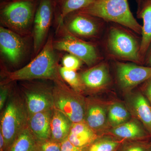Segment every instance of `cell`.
I'll use <instances>...</instances> for the list:
<instances>
[{
  "label": "cell",
  "instance_id": "6da1fadb",
  "mask_svg": "<svg viewBox=\"0 0 151 151\" xmlns=\"http://www.w3.org/2000/svg\"><path fill=\"white\" fill-rule=\"evenodd\" d=\"M55 50L53 40L50 37L41 51L27 65L15 71H4L6 78L1 84H9L16 81L42 79L54 82L63 79Z\"/></svg>",
  "mask_w": 151,
  "mask_h": 151
},
{
  "label": "cell",
  "instance_id": "7a4b0ae2",
  "mask_svg": "<svg viewBox=\"0 0 151 151\" xmlns=\"http://www.w3.org/2000/svg\"><path fill=\"white\" fill-rule=\"evenodd\" d=\"M1 113L0 132L6 144V151L19 134L28 127L29 114L22 94L11 92Z\"/></svg>",
  "mask_w": 151,
  "mask_h": 151
},
{
  "label": "cell",
  "instance_id": "3957f363",
  "mask_svg": "<svg viewBox=\"0 0 151 151\" xmlns=\"http://www.w3.org/2000/svg\"><path fill=\"white\" fill-rule=\"evenodd\" d=\"M78 11L117 23L142 34V26L132 14L128 0H95L88 6Z\"/></svg>",
  "mask_w": 151,
  "mask_h": 151
},
{
  "label": "cell",
  "instance_id": "277c9868",
  "mask_svg": "<svg viewBox=\"0 0 151 151\" xmlns=\"http://www.w3.org/2000/svg\"><path fill=\"white\" fill-rule=\"evenodd\" d=\"M53 82L54 108L63 113L72 123L84 122L86 99L68 86L63 79Z\"/></svg>",
  "mask_w": 151,
  "mask_h": 151
},
{
  "label": "cell",
  "instance_id": "5b68a950",
  "mask_svg": "<svg viewBox=\"0 0 151 151\" xmlns=\"http://www.w3.org/2000/svg\"><path fill=\"white\" fill-rule=\"evenodd\" d=\"M35 15L34 3L29 0H20L9 3L1 9V21L9 29L25 35L34 21Z\"/></svg>",
  "mask_w": 151,
  "mask_h": 151
},
{
  "label": "cell",
  "instance_id": "8992f818",
  "mask_svg": "<svg viewBox=\"0 0 151 151\" xmlns=\"http://www.w3.org/2000/svg\"><path fill=\"white\" fill-rule=\"evenodd\" d=\"M29 115L52 110L54 108L52 86L31 82L21 85Z\"/></svg>",
  "mask_w": 151,
  "mask_h": 151
},
{
  "label": "cell",
  "instance_id": "52a82bcc",
  "mask_svg": "<svg viewBox=\"0 0 151 151\" xmlns=\"http://www.w3.org/2000/svg\"><path fill=\"white\" fill-rule=\"evenodd\" d=\"M65 29L66 35L58 40L53 41L55 49L67 52L77 57L88 66L93 65L97 58V52L94 47L75 37L66 28Z\"/></svg>",
  "mask_w": 151,
  "mask_h": 151
},
{
  "label": "cell",
  "instance_id": "ba28073f",
  "mask_svg": "<svg viewBox=\"0 0 151 151\" xmlns=\"http://www.w3.org/2000/svg\"><path fill=\"white\" fill-rule=\"evenodd\" d=\"M108 44L113 53L119 57L134 62L142 61L140 47L134 38L127 33L116 28L111 29Z\"/></svg>",
  "mask_w": 151,
  "mask_h": 151
},
{
  "label": "cell",
  "instance_id": "9c48e42d",
  "mask_svg": "<svg viewBox=\"0 0 151 151\" xmlns=\"http://www.w3.org/2000/svg\"><path fill=\"white\" fill-rule=\"evenodd\" d=\"M53 10L52 0H41L34 19V51L36 55L44 45L52 20Z\"/></svg>",
  "mask_w": 151,
  "mask_h": 151
},
{
  "label": "cell",
  "instance_id": "30bf717a",
  "mask_svg": "<svg viewBox=\"0 0 151 151\" xmlns=\"http://www.w3.org/2000/svg\"><path fill=\"white\" fill-rule=\"evenodd\" d=\"M116 69L119 84L125 90H129L151 78V66L119 63Z\"/></svg>",
  "mask_w": 151,
  "mask_h": 151
},
{
  "label": "cell",
  "instance_id": "8fae6325",
  "mask_svg": "<svg viewBox=\"0 0 151 151\" xmlns=\"http://www.w3.org/2000/svg\"><path fill=\"white\" fill-rule=\"evenodd\" d=\"M1 52L13 64L19 62L25 50L24 42L18 34L3 27H0Z\"/></svg>",
  "mask_w": 151,
  "mask_h": 151
},
{
  "label": "cell",
  "instance_id": "7c38bea8",
  "mask_svg": "<svg viewBox=\"0 0 151 151\" xmlns=\"http://www.w3.org/2000/svg\"><path fill=\"white\" fill-rule=\"evenodd\" d=\"M105 134L111 135L125 141L150 140L151 136L142 123L136 120H130L108 130Z\"/></svg>",
  "mask_w": 151,
  "mask_h": 151
},
{
  "label": "cell",
  "instance_id": "4fadbf2b",
  "mask_svg": "<svg viewBox=\"0 0 151 151\" xmlns=\"http://www.w3.org/2000/svg\"><path fill=\"white\" fill-rule=\"evenodd\" d=\"M84 122L94 132L101 136L108 123L106 110L98 101L94 99H86Z\"/></svg>",
  "mask_w": 151,
  "mask_h": 151
},
{
  "label": "cell",
  "instance_id": "5bb4252c",
  "mask_svg": "<svg viewBox=\"0 0 151 151\" xmlns=\"http://www.w3.org/2000/svg\"><path fill=\"white\" fill-rule=\"evenodd\" d=\"M52 110L29 115L28 127L38 142L51 138L50 122Z\"/></svg>",
  "mask_w": 151,
  "mask_h": 151
},
{
  "label": "cell",
  "instance_id": "9a60e30c",
  "mask_svg": "<svg viewBox=\"0 0 151 151\" xmlns=\"http://www.w3.org/2000/svg\"><path fill=\"white\" fill-rule=\"evenodd\" d=\"M84 90H97L103 88L109 83L110 75L105 64L96 65L84 71L80 75Z\"/></svg>",
  "mask_w": 151,
  "mask_h": 151
},
{
  "label": "cell",
  "instance_id": "2e32d148",
  "mask_svg": "<svg viewBox=\"0 0 151 151\" xmlns=\"http://www.w3.org/2000/svg\"><path fill=\"white\" fill-rule=\"evenodd\" d=\"M71 16L67 24V30L71 34L88 37L95 35L97 26L92 20V16L78 11L69 14Z\"/></svg>",
  "mask_w": 151,
  "mask_h": 151
},
{
  "label": "cell",
  "instance_id": "e0dca14e",
  "mask_svg": "<svg viewBox=\"0 0 151 151\" xmlns=\"http://www.w3.org/2000/svg\"><path fill=\"white\" fill-rule=\"evenodd\" d=\"M132 112L151 136V105L145 95L137 92L129 99Z\"/></svg>",
  "mask_w": 151,
  "mask_h": 151
},
{
  "label": "cell",
  "instance_id": "ac0fdd59",
  "mask_svg": "<svg viewBox=\"0 0 151 151\" xmlns=\"http://www.w3.org/2000/svg\"><path fill=\"white\" fill-rule=\"evenodd\" d=\"M100 136L84 122L72 123L68 139L76 147H88Z\"/></svg>",
  "mask_w": 151,
  "mask_h": 151
},
{
  "label": "cell",
  "instance_id": "d6986e66",
  "mask_svg": "<svg viewBox=\"0 0 151 151\" xmlns=\"http://www.w3.org/2000/svg\"><path fill=\"white\" fill-rule=\"evenodd\" d=\"M138 15L143 19L140 55L142 61L145 59L151 44V0H145L138 10Z\"/></svg>",
  "mask_w": 151,
  "mask_h": 151
},
{
  "label": "cell",
  "instance_id": "ffe728a7",
  "mask_svg": "<svg viewBox=\"0 0 151 151\" xmlns=\"http://www.w3.org/2000/svg\"><path fill=\"white\" fill-rule=\"evenodd\" d=\"M72 123L63 113L53 108L50 122V139L57 142H62L68 138Z\"/></svg>",
  "mask_w": 151,
  "mask_h": 151
},
{
  "label": "cell",
  "instance_id": "44dd1931",
  "mask_svg": "<svg viewBox=\"0 0 151 151\" xmlns=\"http://www.w3.org/2000/svg\"><path fill=\"white\" fill-rule=\"evenodd\" d=\"M38 141L28 127L21 132L6 151H37Z\"/></svg>",
  "mask_w": 151,
  "mask_h": 151
},
{
  "label": "cell",
  "instance_id": "7402d4cb",
  "mask_svg": "<svg viewBox=\"0 0 151 151\" xmlns=\"http://www.w3.org/2000/svg\"><path fill=\"white\" fill-rule=\"evenodd\" d=\"M95 0H57L59 7V25L63 23L64 19L69 14L85 8Z\"/></svg>",
  "mask_w": 151,
  "mask_h": 151
},
{
  "label": "cell",
  "instance_id": "603a6c76",
  "mask_svg": "<svg viewBox=\"0 0 151 151\" xmlns=\"http://www.w3.org/2000/svg\"><path fill=\"white\" fill-rule=\"evenodd\" d=\"M124 141L111 135H101L87 147L86 151H117Z\"/></svg>",
  "mask_w": 151,
  "mask_h": 151
},
{
  "label": "cell",
  "instance_id": "cb8c5ba5",
  "mask_svg": "<svg viewBox=\"0 0 151 151\" xmlns=\"http://www.w3.org/2000/svg\"><path fill=\"white\" fill-rule=\"evenodd\" d=\"M131 118L129 111L121 103H113L108 109V122L113 128L129 122Z\"/></svg>",
  "mask_w": 151,
  "mask_h": 151
},
{
  "label": "cell",
  "instance_id": "d4e9b609",
  "mask_svg": "<svg viewBox=\"0 0 151 151\" xmlns=\"http://www.w3.org/2000/svg\"><path fill=\"white\" fill-rule=\"evenodd\" d=\"M60 73L65 82L75 92L81 94L84 91L80 76L74 70H68L63 67H60Z\"/></svg>",
  "mask_w": 151,
  "mask_h": 151
},
{
  "label": "cell",
  "instance_id": "484cf974",
  "mask_svg": "<svg viewBox=\"0 0 151 151\" xmlns=\"http://www.w3.org/2000/svg\"><path fill=\"white\" fill-rule=\"evenodd\" d=\"M117 151H151V139L124 141Z\"/></svg>",
  "mask_w": 151,
  "mask_h": 151
},
{
  "label": "cell",
  "instance_id": "4316f807",
  "mask_svg": "<svg viewBox=\"0 0 151 151\" xmlns=\"http://www.w3.org/2000/svg\"><path fill=\"white\" fill-rule=\"evenodd\" d=\"M63 67L68 70L76 71L81 65V60L72 54H67L62 58Z\"/></svg>",
  "mask_w": 151,
  "mask_h": 151
},
{
  "label": "cell",
  "instance_id": "83f0119b",
  "mask_svg": "<svg viewBox=\"0 0 151 151\" xmlns=\"http://www.w3.org/2000/svg\"><path fill=\"white\" fill-rule=\"evenodd\" d=\"M37 151H61V143L57 142L51 139L38 142Z\"/></svg>",
  "mask_w": 151,
  "mask_h": 151
},
{
  "label": "cell",
  "instance_id": "f1b7e54d",
  "mask_svg": "<svg viewBox=\"0 0 151 151\" xmlns=\"http://www.w3.org/2000/svg\"><path fill=\"white\" fill-rule=\"evenodd\" d=\"M1 84L0 88V111H1L5 107L8 100L9 92V84Z\"/></svg>",
  "mask_w": 151,
  "mask_h": 151
},
{
  "label": "cell",
  "instance_id": "f546056e",
  "mask_svg": "<svg viewBox=\"0 0 151 151\" xmlns=\"http://www.w3.org/2000/svg\"><path fill=\"white\" fill-rule=\"evenodd\" d=\"M87 147H76L70 142L68 138L61 143V151H86Z\"/></svg>",
  "mask_w": 151,
  "mask_h": 151
},
{
  "label": "cell",
  "instance_id": "4dcf8cb0",
  "mask_svg": "<svg viewBox=\"0 0 151 151\" xmlns=\"http://www.w3.org/2000/svg\"><path fill=\"white\" fill-rule=\"evenodd\" d=\"M144 94L151 105V78L146 81L144 88Z\"/></svg>",
  "mask_w": 151,
  "mask_h": 151
},
{
  "label": "cell",
  "instance_id": "1f68e13d",
  "mask_svg": "<svg viewBox=\"0 0 151 151\" xmlns=\"http://www.w3.org/2000/svg\"><path fill=\"white\" fill-rule=\"evenodd\" d=\"M145 58H146V63L148 66H151V44L147 52Z\"/></svg>",
  "mask_w": 151,
  "mask_h": 151
},
{
  "label": "cell",
  "instance_id": "d6a6232c",
  "mask_svg": "<svg viewBox=\"0 0 151 151\" xmlns=\"http://www.w3.org/2000/svg\"><path fill=\"white\" fill-rule=\"evenodd\" d=\"M137 1L138 3V4H139V9L141 7V6L142 4L145 1V0H137Z\"/></svg>",
  "mask_w": 151,
  "mask_h": 151
}]
</instances>
